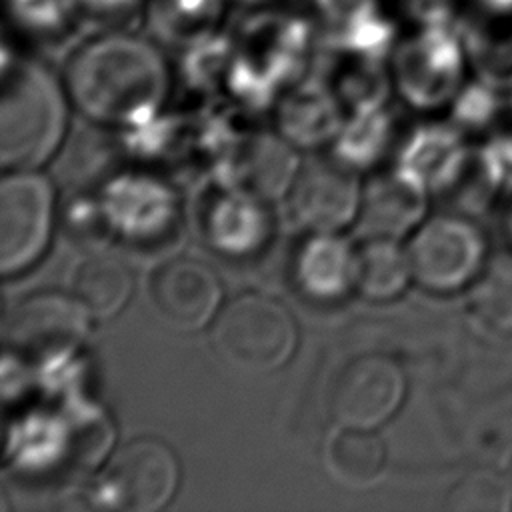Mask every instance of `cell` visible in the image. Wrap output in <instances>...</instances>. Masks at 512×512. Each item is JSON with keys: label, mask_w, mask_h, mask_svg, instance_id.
<instances>
[{"label": "cell", "mask_w": 512, "mask_h": 512, "mask_svg": "<svg viewBox=\"0 0 512 512\" xmlns=\"http://www.w3.org/2000/svg\"><path fill=\"white\" fill-rule=\"evenodd\" d=\"M140 28L90 30L64 68L72 102L92 120L122 124L154 112L170 88V66L156 38Z\"/></svg>", "instance_id": "6da1fadb"}, {"label": "cell", "mask_w": 512, "mask_h": 512, "mask_svg": "<svg viewBox=\"0 0 512 512\" xmlns=\"http://www.w3.org/2000/svg\"><path fill=\"white\" fill-rule=\"evenodd\" d=\"M66 84L38 58L2 56L0 162L6 170H34L58 148L66 128Z\"/></svg>", "instance_id": "7a4b0ae2"}, {"label": "cell", "mask_w": 512, "mask_h": 512, "mask_svg": "<svg viewBox=\"0 0 512 512\" xmlns=\"http://www.w3.org/2000/svg\"><path fill=\"white\" fill-rule=\"evenodd\" d=\"M298 332L290 312L262 294H242L216 316L212 344L218 356L236 370L266 374L286 364Z\"/></svg>", "instance_id": "3957f363"}, {"label": "cell", "mask_w": 512, "mask_h": 512, "mask_svg": "<svg viewBox=\"0 0 512 512\" xmlns=\"http://www.w3.org/2000/svg\"><path fill=\"white\" fill-rule=\"evenodd\" d=\"M412 278L430 292L472 286L488 262L484 232L468 218L440 214L416 228L408 248Z\"/></svg>", "instance_id": "277c9868"}, {"label": "cell", "mask_w": 512, "mask_h": 512, "mask_svg": "<svg viewBox=\"0 0 512 512\" xmlns=\"http://www.w3.org/2000/svg\"><path fill=\"white\" fill-rule=\"evenodd\" d=\"M470 66L462 26L416 24L398 44L396 70L410 96L438 104L460 92Z\"/></svg>", "instance_id": "5b68a950"}, {"label": "cell", "mask_w": 512, "mask_h": 512, "mask_svg": "<svg viewBox=\"0 0 512 512\" xmlns=\"http://www.w3.org/2000/svg\"><path fill=\"white\" fill-rule=\"evenodd\" d=\"M178 460L156 438L122 446L96 484L100 504L124 512H154L168 504L178 486Z\"/></svg>", "instance_id": "8992f818"}, {"label": "cell", "mask_w": 512, "mask_h": 512, "mask_svg": "<svg viewBox=\"0 0 512 512\" xmlns=\"http://www.w3.org/2000/svg\"><path fill=\"white\" fill-rule=\"evenodd\" d=\"M54 194L34 170H14L0 184V270L18 274L40 258L52 230Z\"/></svg>", "instance_id": "52a82bcc"}, {"label": "cell", "mask_w": 512, "mask_h": 512, "mask_svg": "<svg viewBox=\"0 0 512 512\" xmlns=\"http://www.w3.org/2000/svg\"><path fill=\"white\" fill-rule=\"evenodd\" d=\"M404 374L396 362L378 354L350 360L334 378L328 412L338 428L374 430L404 400Z\"/></svg>", "instance_id": "ba28073f"}, {"label": "cell", "mask_w": 512, "mask_h": 512, "mask_svg": "<svg viewBox=\"0 0 512 512\" xmlns=\"http://www.w3.org/2000/svg\"><path fill=\"white\" fill-rule=\"evenodd\" d=\"M362 186L350 166L314 156L300 164L288 190L292 216L312 232H336L358 216Z\"/></svg>", "instance_id": "9c48e42d"}, {"label": "cell", "mask_w": 512, "mask_h": 512, "mask_svg": "<svg viewBox=\"0 0 512 512\" xmlns=\"http://www.w3.org/2000/svg\"><path fill=\"white\" fill-rule=\"evenodd\" d=\"M90 314L72 296L44 292L26 298L8 324V344L28 360H48L76 348Z\"/></svg>", "instance_id": "30bf717a"}, {"label": "cell", "mask_w": 512, "mask_h": 512, "mask_svg": "<svg viewBox=\"0 0 512 512\" xmlns=\"http://www.w3.org/2000/svg\"><path fill=\"white\" fill-rule=\"evenodd\" d=\"M154 312L180 332L204 328L218 312L222 288L216 274L202 262L172 258L150 276Z\"/></svg>", "instance_id": "8fae6325"}, {"label": "cell", "mask_w": 512, "mask_h": 512, "mask_svg": "<svg viewBox=\"0 0 512 512\" xmlns=\"http://www.w3.org/2000/svg\"><path fill=\"white\" fill-rule=\"evenodd\" d=\"M426 212L424 184L410 172L372 176L362 188L358 220L366 236L400 238L420 226Z\"/></svg>", "instance_id": "7c38bea8"}, {"label": "cell", "mask_w": 512, "mask_h": 512, "mask_svg": "<svg viewBox=\"0 0 512 512\" xmlns=\"http://www.w3.org/2000/svg\"><path fill=\"white\" fill-rule=\"evenodd\" d=\"M302 290L316 298H336L354 286V250L334 232H312L296 260Z\"/></svg>", "instance_id": "4fadbf2b"}, {"label": "cell", "mask_w": 512, "mask_h": 512, "mask_svg": "<svg viewBox=\"0 0 512 512\" xmlns=\"http://www.w3.org/2000/svg\"><path fill=\"white\" fill-rule=\"evenodd\" d=\"M226 0H148L144 26L158 42L188 46L220 30Z\"/></svg>", "instance_id": "5bb4252c"}, {"label": "cell", "mask_w": 512, "mask_h": 512, "mask_svg": "<svg viewBox=\"0 0 512 512\" xmlns=\"http://www.w3.org/2000/svg\"><path fill=\"white\" fill-rule=\"evenodd\" d=\"M470 66L498 88H512V16L476 8L462 22Z\"/></svg>", "instance_id": "9a60e30c"}, {"label": "cell", "mask_w": 512, "mask_h": 512, "mask_svg": "<svg viewBox=\"0 0 512 512\" xmlns=\"http://www.w3.org/2000/svg\"><path fill=\"white\" fill-rule=\"evenodd\" d=\"M300 164L292 148L274 136H256L238 158V180L244 194L258 200L278 198L290 190Z\"/></svg>", "instance_id": "2e32d148"}, {"label": "cell", "mask_w": 512, "mask_h": 512, "mask_svg": "<svg viewBox=\"0 0 512 512\" xmlns=\"http://www.w3.org/2000/svg\"><path fill=\"white\" fill-rule=\"evenodd\" d=\"M72 294L90 318L104 320L118 314L128 302L132 274L116 256L98 252L78 264L72 276Z\"/></svg>", "instance_id": "e0dca14e"}, {"label": "cell", "mask_w": 512, "mask_h": 512, "mask_svg": "<svg viewBox=\"0 0 512 512\" xmlns=\"http://www.w3.org/2000/svg\"><path fill=\"white\" fill-rule=\"evenodd\" d=\"M412 278L408 252L394 238L366 236L354 250V288L372 300L398 296Z\"/></svg>", "instance_id": "ac0fdd59"}, {"label": "cell", "mask_w": 512, "mask_h": 512, "mask_svg": "<svg viewBox=\"0 0 512 512\" xmlns=\"http://www.w3.org/2000/svg\"><path fill=\"white\" fill-rule=\"evenodd\" d=\"M326 464L342 484L366 488L384 474L386 446L372 430L338 428L328 442Z\"/></svg>", "instance_id": "d6986e66"}, {"label": "cell", "mask_w": 512, "mask_h": 512, "mask_svg": "<svg viewBox=\"0 0 512 512\" xmlns=\"http://www.w3.org/2000/svg\"><path fill=\"white\" fill-rule=\"evenodd\" d=\"M6 12L14 32L36 44H68L86 28L72 0H6Z\"/></svg>", "instance_id": "ffe728a7"}, {"label": "cell", "mask_w": 512, "mask_h": 512, "mask_svg": "<svg viewBox=\"0 0 512 512\" xmlns=\"http://www.w3.org/2000/svg\"><path fill=\"white\" fill-rule=\"evenodd\" d=\"M472 288V302L480 316L492 328L512 334V252L488 258Z\"/></svg>", "instance_id": "44dd1931"}, {"label": "cell", "mask_w": 512, "mask_h": 512, "mask_svg": "<svg viewBox=\"0 0 512 512\" xmlns=\"http://www.w3.org/2000/svg\"><path fill=\"white\" fill-rule=\"evenodd\" d=\"M286 134L300 142L324 140L336 130V112L330 100L318 92H300L282 110Z\"/></svg>", "instance_id": "7402d4cb"}, {"label": "cell", "mask_w": 512, "mask_h": 512, "mask_svg": "<svg viewBox=\"0 0 512 512\" xmlns=\"http://www.w3.org/2000/svg\"><path fill=\"white\" fill-rule=\"evenodd\" d=\"M420 170L412 172L424 186H444L454 180L466 160V150L460 138L452 132H434L422 140Z\"/></svg>", "instance_id": "603a6c76"}, {"label": "cell", "mask_w": 512, "mask_h": 512, "mask_svg": "<svg viewBox=\"0 0 512 512\" xmlns=\"http://www.w3.org/2000/svg\"><path fill=\"white\" fill-rule=\"evenodd\" d=\"M510 482L508 478L492 476L488 472H476L454 488L450 494L452 508L462 510H506L510 506Z\"/></svg>", "instance_id": "cb8c5ba5"}, {"label": "cell", "mask_w": 512, "mask_h": 512, "mask_svg": "<svg viewBox=\"0 0 512 512\" xmlns=\"http://www.w3.org/2000/svg\"><path fill=\"white\" fill-rule=\"evenodd\" d=\"M90 30L144 26L148 0H72Z\"/></svg>", "instance_id": "d4e9b609"}, {"label": "cell", "mask_w": 512, "mask_h": 512, "mask_svg": "<svg viewBox=\"0 0 512 512\" xmlns=\"http://www.w3.org/2000/svg\"><path fill=\"white\" fill-rule=\"evenodd\" d=\"M456 108L454 114L462 126L482 128L488 126L500 108L498 86L478 78L476 82H466L460 92L454 96Z\"/></svg>", "instance_id": "484cf974"}, {"label": "cell", "mask_w": 512, "mask_h": 512, "mask_svg": "<svg viewBox=\"0 0 512 512\" xmlns=\"http://www.w3.org/2000/svg\"><path fill=\"white\" fill-rule=\"evenodd\" d=\"M482 168L496 188H512V132L494 134L484 144Z\"/></svg>", "instance_id": "4316f807"}, {"label": "cell", "mask_w": 512, "mask_h": 512, "mask_svg": "<svg viewBox=\"0 0 512 512\" xmlns=\"http://www.w3.org/2000/svg\"><path fill=\"white\" fill-rule=\"evenodd\" d=\"M474 6L488 14H508L512 16V0H474Z\"/></svg>", "instance_id": "83f0119b"}, {"label": "cell", "mask_w": 512, "mask_h": 512, "mask_svg": "<svg viewBox=\"0 0 512 512\" xmlns=\"http://www.w3.org/2000/svg\"><path fill=\"white\" fill-rule=\"evenodd\" d=\"M228 4H236L240 8H246V10H254V8H262L268 0H226Z\"/></svg>", "instance_id": "f1b7e54d"}, {"label": "cell", "mask_w": 512, "mask_h": 512, "mask_svg": "<svg viewBox=\"0 0 512 512\" xmlns=\"http://www.w3.org/2000/svg\"><path fill=\"white\" fill-rule=\"evenodd\" d=\"M508 232L512 236V208H510V214H508Z\"/></svg>", "instance_id": "f546056e"}, {"label": "cell", "mask_w": 512, "mask_h": 512, "mask_svg": "<svg viewBox=\"0 0 512 512\" xmlns=\"http://www.w3.org/2000/svg\"><path fill=\"white\" fill-rule=\"evenodd\" d=\"M508 482H510V488H512V460H510V468H508Z\"/></svg>", "instance_id": "4dcf8cb0"}, {"label": "cell", "mask_w": 512, "mask_h": 512, "mask_svg": "<svg viewBox=\"0 0 512 512\" xmlns=\"http://www.w3.org/2000/svg\"><path fill=\"white\" fill-rule=\"evenodd\" d=\"M510 106H512V88H510Z\"/></svg>", "instance_id": "1f68e13d"}]
</instances>
